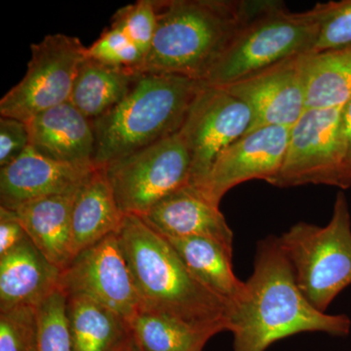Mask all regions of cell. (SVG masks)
<instances>
[{"label":"cell","mask_w":351,"mask_h":351,"mask_svg":"<svg viewBox=\"0 0 351 351\" xmlns=\"http://www.w3.org/2000/svg\"><path fill=\"white\" fill-rule=\"evenodd\" d=\"M29 147L27 122L0 117V167L8 165Z\"/></svg>","instance_id":"f546056e"},{"label":"cell","mask_w":351,"mask_h":351,"mask_svg":"<svg viewBox=\"0 0 351 351\" xmlns=\"http://www.w3.org/2000/svg\"><path fill=\"white\" fill-rule=\"evenodd\" d=\"M96 168L56 162L29 147L0 168V207L15 211L32 201L75 191Z\"/></svg>","instance_id":"5bb4252c"},{"label":"cell","mask_w":351,"mask_h":351,"mask_svg":"<svg viewBox=\"0 0 351 351\" xmlns=\"http://www.w3.org/2000/svg\"><path fill=\"white\" fill-rule=\"evenodd\" d=\"M300 57L221 87L250 108L253 122L249 132L267 126L291 128L306 110Z\"/></svg>","instance_id":"4fadbf2b"},{"label":"cell","mask_w":351,"mask_h":351,"mask_svg":"<svg viewBox=\"0 0 351 351\" xmlns=\"http://www.w3.org/2000/svg\"><path fill=\"white\" fill-rule=\"evenodd\" d=\"M165 239L205 287L230 306L239 300L243 292L244 282L237 278L233 270V251L202 237Z\"/></svg>","instance_id":"7402d4cb"},{"label":"cell","mask_w":351,"mask_h":351,"mask_svg":"<svg viewBox=\"0 0 351 351\" xmlns=\"http://www.w3.org/2000/svg\"><path fill=\"white\" fill-rule=\"evenodd\" d=\"M76 191L32 201L15 210L29 239L61 271L73 258L71 212Z\"/></svg>","instance_id":"d6986e66"},{"label":"cell","mask_w":351,"mask_h":351,"mask_svg":"<svg viewBox=\"0 0 351 351\" xmlns=\"http://www.w3.org/2000/svg\"><path fill=\"white\" fill-rule=\"evenodd\" d=\"M59 287L64 295L93 300L129 323L142 311L117 232L76 254L61 272Z\"/></svg>","instance_id":"8fae6325"},{"label":"cell","mask_w":351,"mask_h":351,"mask_svg":"<svg viewBox=\"0 0 351 351\" xmlns=\"http://www.w3.org/2000/svg\"><path fill=\"white\" fill-rule=\"evenodd\" d=\"M27 125L29 147L41 156L75 167H98L93 122L69 101L34 115Z\"/></svg>","instance_id":"9a60e30c"},{"label":"cell","mask_w":351,"mask_h":351,"mask_svg":"<svg viewBox=\"0 0 351 351\" xmlns=\"http://www.w3.org/2000/svg\"><path fill=\"white\" fill-rule=\"evenodd\" d=\"M250 108L223 88L201 89L189 108L181 134L191 156L189 186L206 178L217 157L250 130Z\"/></svg>","instance_id":"30bf717a"},{"label":"cell","mask_w":351,"mask_h":351,"mask_svg":"<svg viewBox=\"0 0 351 351\" xmlns=\"http://www.w3.org/2000/svg\"><path fill=\"white\" fill-rule=\"evenodd\" d=\"M27 73L0 101V115L27 122L34 115L69 103L87 48L75 36L48 34L31 45Z\"/></svg>","instance_id":"ba28073f"},{"label":"cell","mask_w":351,"mask_h":351,"mask_svg":"<svg viewBox=\"0 0 351 351\" xmlns=\"http://www.w3.org/2000/svg\"><path fill=\"white\" fill-rule=\"evenodd\" d=\"M130 325L136 341L145 351H203L208 341L218 334L149 311H140Z\"/></svg>","instance_id":"cb8c5ba5"},{"label":"cell","mask_w":351,"mask_h":351,"mask_svg":"<svg viewBox=\"0 0 351 351\" xmlns=\"http://www.w3.org/2000/svg\"><path fill=\"white\" fill-rule=\"evenodd\" d=\"M307 301L321 313L351 285V216L345 193L335 201L325 226L295 223L278 237Z\"/></svg>","instance_id":"8992f818"},{"label":"cell","mask_w":351,"mask_h":351,"mask_svg":"<svg viewBox=\"0 0 351 351\" xmlns=\"http://www.w3.org/2000/svg\"><path fill=\"white\" fill-rule=\"evenodd\" d=\"M121 351H145L143 350V348H141L140 346H138V343H137V341H133V343H131L130 346H127V348H124V350H122Z\"/></svg>","instance_id":"d6a6232c"},{"label":"cell","mask_w":351,"mask_h":351,"mask_svg":"<svg viewBox=\"0 0 351 351\" xmlns=\"http://www.w3.org/2000/svg\"><path fill=\"white\" fill-rule=\"evenodd\" d=\"M73 351H121L135 341L129 321L80 295H66Z\"/></svg>","instance_id":"ffe728a7"},{"label":"cell","mask_w":351,"mask_h":351,"mask_svg":"<svg viewBox=\"0 0 351 351\" xmlns=\"http://www.w3.org/2000/svg\"><path fill=\"white\" fill-rule=\"evenodd\" d=\"M86 56L110 66L137 69L144 55L122 29L110 25L89 48Z\"/></svg>","instance_id":"83f0119b"},{"label":"cell","mask_w":351,"mask_h":351,"mask_svg":"<svg viewBox=\"0 0 351 351\" xmlns=\"http://www.w3.org/2000/svg\"><path fill=\"white\" fill-rule=\"evenodd\" d=\"M112 25L122 29L145 58L157 29L156 0H138L135 3L122 7L113 15Z\"/></svg>","instance_id":"4316f807"},{"label":"cell","mask_w":351,"mask_h":351,"mask_svg":"<svg viewBox=\"0 0 351 351\" xmlns=\"http://www.w3.org/2000/svg\"><path fill=\"white\" fill-rule=\"evenodd\" d=\"M27 237L16 212L0 207V257L12 251Z\"/></svg>","instance_id":"4dcf8cb0"},{"label":"cell","mask_w":351,"mask_h":351,"mask_svg":"<svg viewBox=\"0 0 351 351\" xmlns=\"http://www.w3.org/2000/svg\"><path fill=\"white\" fill-rule=\"evenodd\" d=\"M140 73L86 57L80 64L69 103L95 121L110 112L130 91Z\"/></svg>","instance_id":"44dd1931"},{"label":"cell","mask_w":351,"mask_h":351,"mask_svg":"<svg viewBox=\"0 0 351 351\" xmlns=\"http://www.w3.org/2000/svg\"><path fill=\"white\" fill-rule=\"evenodd\" d=\"M152 230L165 237H202L233 251V232L219 206L193 186H186L166 196L140 216Z\"/></svg>","instance_id":"2e32d148"},{"label":"cell","mask_w":351,"mask_h":351,"mask_svg":"<svg viewBox=\"0 0 351 351\" xmlns=\"http://www.w3.org/2000/svg\"><path fill=\"white\" fill-rule=\"evenodd\" d=\"M307 108H343L351 100V47L301 55Z\"/></svg>","instance_id":"603a6c76"},{"label":"cell","mask_w":351,"mask_h":351,"mask_svg":"<svg viewBox=\"0 0 351 351\" xmlns=\"http://www.w3.org/2000/svg\"><path fill=\"white\" fill-rule=\"evenodd\" d=\"M191 156L181 132L104 166L125 215L143 216L159 201L189 186Z\"/></svg>","instance_id":"52a82bcc"},{"label":"cell","mask_w":351,"mask_h":351,"mask_svg":"<svg viewBox=\"0 0 351 351\" xmlns=\"http://www.w3.org/2000/svg\"><path fill=\"white\" fill-rule=\"evenodd\" d=\"M313 8L319 29L313 52L351 47V0L316 4Z\"/></svg>","instance_id":"484cf974"},{"label":"cell","mask_w":351,"mask_h":351,"mask_svg":"<svg viewBox=\"0 0 351 351\" xmlns=\"http://www.w3.org/2000/svg\"><path fill=\"white\" fill-rule=\"evenodd\" d=\"M61 272L27 237L0 257V311L38 306L60 288Z\"/></svg>","instance_id":"e0dca14e"},{"label":"cell","mask_w":351,"mask_h":351,"mask_svg":"<svg viewBox=\"0 0 351 351\" xmlns=\"http://www.w3.org/2000/svg\"><path fill=\"white\" fill-rule=\"evenodd\" d=\"M343 164L341 189L351 188V100L343 108Z\"/></svg>","instance_id":"1f68e13d"},{"label":"cell","mask_w":351,"mask_h":351,"mask_svg":"<svg viewBox=\"0 0 351 351\" xmlns=\"http://www.w3.org/2000/svg\"><path fill=\"white\" fill-rule=\"evenodd\" d=\"M343 108H307L291 127L282 167L272 186L325 184L341 188Z\"/></svg>","instance_id":"9c48e42d"},{"label":"cell","mask_w":351,"mask_h":351,"mask_svg":"<svg viewBox=\"0 0 351 351\" xmlns=\"http://www.w3.org/2000/svg\"><path fill=\"white\" fill-rule=\"evenodd\" d=\"M290 128L267 126L248 132L219 154L198 186L203 197L219 207L228 191L251 180L272 184L287 149Z\"/></svg>","instance_id":"7c38bea8"},{"label":"cell","mask_w":351,"mask_h":351,"mask_svg":"<svg viewBox=\"0 0 351 351\" xmlns=\"http://www.w3.org/2000/svg\"><path fill=\"white\" fill-rule=\"evenodd\" d=\"M157 29L141 73L202 82L246 23L270 3L249 0H156Z\"/></svg>","instance_id":"7a4b0ae2"},{"label":"cell","mask_w":351,"mask_h":351,"mask_svg":"<svg viewBox=\"0 0 351 351\" xmlns=\"http://www.w3.org/2000/svg\"><path fill=\"white\" fill-rule=\"evenodd\" d=\"M142 311L195 327L228 331L230 306L205 287L160 233L137 215H125L117 232Z\"/></svg>","instance_id":"3957f363"},{"label":"cell","mask_w":351,"mask_h":351,"mask_svg":"<svg viewBox=\"0 0 351 351\" xmlns=\"http://www.w3.org/2000/svg\"><path fill=\"white\" fill-rule=\"evenodd\" d=\"M36 313V351H73L63 291L59 288L44 300Z\"/></svg>","instance_id":"d4e9b609"},{"label":"cell","mask_w":351,"mask_h":351,"mask_svg":"<svg viewBox=\"0 0 351 351\" xmlns=\"http://www.w3.org/2000/svg\"><path fill=\"white\" fill-rule=\"evenodd\" d=\"M203 87L186 76L140 73L128 94L93 121L96 165L104 167L181 131Z\"/></svg>","instance_id":"277c9868"},{"label":"cell","mask_w":351,"mask_h":351,"mask_svg":"<svg viewBox=\"0 0 351 351\" xmlns=\"http://www.w3.org/2000/svg\"><path fill=\"white\" fill-rule=\"evenodd\" d=\"M124 218L105 168L98 166L76 191L71 212L73 257L119 232Z\"/></svg>","instance_id":"ac0fdd59"},{"label":"cell","mask_w":351,"mask_h":351,"mask_svg":"<svg viewBox=\"0 0 351 351\" xmlns=\"http://www.w3.org/2000/svg\"><path fill=\"white\" fill-rule=\"evenodd\" d=\"M350 329L348 316L321 313L307 301L278 239L258 242L253 274L230 306L233 351H265L280 339L306 332L345 337Z\"/></svg>","instance_id":"6da1fadb"},{"label":"cell","mask_w":351,"mask_h":351,"mask_svg":"<svg viewBox=\"0 0 351 351\" xmlns=\"http://www.w3.org/2000/svg\"><path fill=\"white\" fill-rule=\"evenodd\" d=\"M36 307L0 311V351H36Z\"/></svg>","instance_id":"f1b7e54d"},{"label":"cell","mask_w":351,"mask_h":351,"mask_svg":"<svg viewBox=\"0 0 351 351\" xmlns=\"http://www.w3.org/2000/svg\"><path fill=\"white\" fill-rule=\"evenodd\" d=\"M318 29L314 8L291 12L283 2L270 1L235 34L202 82L211 87L228 86L291 58L313 52Z\"/></svg>","instance_id":"5b68a950"}]
</instances>
